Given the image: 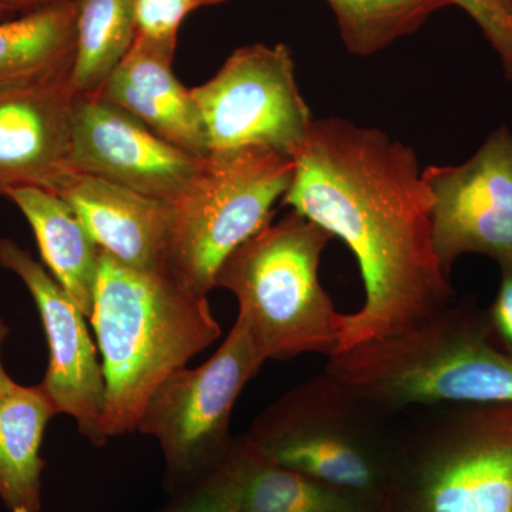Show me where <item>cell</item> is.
Wrapping results in <instances>:
<instances>
[{
    "instance_id": "1",
    "label": "cell",
    "mask_w": 512,
    "mask_h": 512,
    "mask_svg": "<svg viewBox=\"0 0 512 512\" xmlns=\"http://www.w3.org/2000/svg\"><path fill=\"white\" fill-rule=\"evenodd\" d=\"M293 158L285 204L348 245L365 288L362 308L343 315L333 353L412 330L451 305L412 148L330 117L312 121Z\"/></svg>"
},
{
    "instance_id": "2",
    "label": "cell",
    "mask_w": 512,
    "mask_h": 512,
    "mask_svg": "<svg viewBox=\"0 0 512 512\" xmlns=\"http://www.w3.org/2000/svg\"><path fill=\"white\" fill-rule=\"evenodd\" d=\"M101 353L107 439L137 430L158 386L220 339L207 296L101 251L90 315Z\"/></svg>"
},
{
    "instance_id": "3",
    "label": "cell",
    "mask_w": 512,
    "mask_h": 512,
    "mask_svg": "<svg viewBox=\"0 0 512 512\" xmlns=\"http://www.w3.org/2000/svg\"><path fill=\"white\" fill-rule=\"evenodd\" d=\"M326 373L386 412L512 403V359L485 312L450 305L412 330L328 356Z\"/></svg>"
},
{
    "instance_id": "4",
    "label": "cell",
    "mask_w": 512,
    "mask_h": 512,
    "mask_svg": "<svg viewBox=\"0 0 512 512\" xmlns=\"http://www.w3.org/2000/svg\"><path fill=\"white\" fill-rule=\"evenodd\" d=\"M421 409L397 430L382 512H512V403Z\"/></svg>"
},
{
    "instance_id": "5",
    "label": "cell",
    "mask_w": 512,
    "mask_h": 512,
    "mask_svg": "<svg viewBox=\"0 0 512 512\" xmlns=\"http://www.w3.org/2000/svg\"><path fill=\"white\" fill-rule=\"evenodd\" d=\"M332 235L292 211L235 249L215 288L234 293L242 320L265 360H288L338 348L343 313L319 281Z\"/></svg>"
},
{
    "instance_id": "6",
    "label": "cell",
    "mask_w": 512,
    "mask_h": 512,
    "mask_svg": "<svg viewBox=\"0 0 512 512\" xmlns=\"http://www.w3.org/2000/svg\"><path fill=\"white\" fill-rule=\"evenodd\" d=\"M393 416L323 370L259 414L245 439L272 463L382 504Z\"/></svg>"
},
{
    "instance_id": "7",
    "label": "cell",
    "mask_w": 512,
    "mask_h": 512,
    "mask_svg": "<svg viewBox=\"0 0 512 512\" xmlns=\"http://www.w3.org/2000/svg\"><path fill=\"white\" fill-rule=\"evenodd\" d=\"M295 174V158L262 147L211 153L171 205L165 272L195 295L215 288L229 255L275 214Z\"/></svg>"
},
{
    "instance_id": "8",
    "label": "cell",
    "mask_w": 512,
    "mask_h": 512,
    "mask_svg": "<svg viewBox=\"0 0 512 512\" xmlns=\"http://www.w3.org/2000/svg\"><path fill=\"white\" fill-rule=\"evenodd\" d=\"M266 362L241 319L204 365L177 370L148 400L137 431L160 443L164 487L170 495L187 490L227 457L239 394Z\"/></svg>"
},
{
    "instance_id": "9",
    "label": "cell",
    "mask_w": 512,
    "mask_h": 512,
    "mask_svg": "<svg viewBox=\"0 0 512 512\" xmlns=\"http://www.w3.org/2000/svg\"><path fill=\"white\" fill-rule=\"evenodd\" d=\"M191 93L210 153L262 147L293 156L312 126L284 43L235 50L210 82Z\"/></svg>"
},
{
    "instance_id": "10",
    "label": "cell",
    "mask_w": 512,
    "mask_h": 512,
    "mask_svg": "<svg viewBox=\"0 0 512 512\" xmlns=\"http://www.w3.org/2000/svg\"><path fill=\"white\" fill-rule=\"evenodd\" d=\"M431 197L437 258L450 274L460 256L512 258V134L501 126L470 160L421 171Z\"/></svg>"
},
{
    "instance_id": "11",
    "label": "cell",
    "mask_w": 512,
    "mask_h": 512,
    "mask_svg": "<svg viewBox=\"0 0 512 512\" xmlns=\"http://www.w3.org/2000/svg\"><path fill=\"white\" fill-rule=\"evenodd\" d=\"M204 158L173 146L109 101L76 94L69 170L173 204Z\"/></svg>"
},
{
    "instance_id": "12",
    "label": "cell",
    "mask_w": 512,
    "mask_h": 512,
    "mask_svg": "<svg viewBox=\"0 0 512 512\" xmlns=\"http://www.w3.org/2000/svg\"><path fill=\"white\" fill-rule=\"evenodd\" d=\"M0 265L22 279L42 318L50 353L43 389L57 412L72 416L79 433L103 447L109 440L103 429L106 383L86 316L45 266L12 239H0Z\"/></svg>"
},
{
    "instance_id": "13",
    "label": "cell",
    "mask_w": 512,
    "mask_h": 512,
    "mask_svg": "<svg viewBox=\"0 0 512 512\" xmlns=\"http://www.w3.org/2000/svg\"><path fill=\"white\" fill-rule=\"evenodd\" d=\"M74 100L70 73L0 86V194L47 190L67 170Z\"/></svg>"
},
{
    "instance_id": "14",
    "label": "cell",
    "mask_w": 512,
    "mask_h": 512,
    "mask_svg": "<svg viewBox=\"0 0 512 512\" xmlns=\"http://www.w3.org/2000/svg\"><path fill=\"white\" fill-rule=\"evenodd\" d=\"M47 191L72 208L101 251L128 268L165 272L170 204L69 168Z\"/></svg>"
},
{
    "instance_id": "15",
    "label": "cell",
    "mask_w": 512,
    "mask_h": 512,
    "mask_svg": "<svg viewBox=\"0 0 512 512\" xmlns=\"http://www.w3.org/2000/svg\"><path fill=\"white\" fill-rule=\"evenodd\" d=\"M174 47L136 36L119 67L100 90L158 137L195 157L210 156L200 110L173 72Z\"/></svg>"
},
{
    "instance_id": "16",
    "label": "cell",
    "mask_w": 512,
    "mask_h": 512,
    "mask_svg": "<svg viewBox=\"0 0 512 512\" xmlns=\"http://www.w3.org/2000/svg\"><path fill=\"white\" fill-rule=\"evenodd\" d=\"M5 195L29 221L50 274L89 319L101 249L59 195L39 187H16Z\"/></svg>"
},
{
    "instance_id": "17",
    "label": "cell",
    "mask_w": 512,
    "mask_h": 512,
    "mask_svg": "<svg viewBox=\"0 0 512 512\" xmlns=\"http://www.w3.org/2000/svg\"><path fill=\"white\" fill-rule=\"evenodd\" d=\"M57 412L39 386H20L0 394V500L9 512L42 510L40 457L47 423Z\"/></svg>"
},
{
    "instance_id": "18",
    "label": "cell",
    "mask_w": 512,
    "mask_h": 512,
    "mask_svg": "<svg viewBox=\"0 0 512 512\" xmlns=\"http://www.w3.org/2000/svg\"><path fill=\"white\" fill-rule=\"evenodd\" d=\"M76 46V0L0 23V86L70 73Z\"/></svg>"
},
{
    "instance_id": "19",
    "label": "cell",
    "mask_w": 512,
    "mask_h": 512,
    "mask_svg": "<svg viewBox=\"0 0 512 512\" xmlns=\"http://www.w3.org/2000/svg\"><path fill=\"white\" fill-rule=\"evenodd\" d=\"M136 39L134 0H76V46L70 84L96 96Z\"/></svg>"
},
{
    "instance_id": "20",
    "label": "cell",
    "mask_w": 512,
    "mask_h": 512,
    "mask_svg": "<svg viewBox=\"0 0 512 512\" xmlns=\"http://www.w3.org/2000/svg\"><path fill=\"white\" fill-rule=\"evenodd\" d=\"M255 453L242 512H382V504L373 498L323 483Z\"/></svg>"
},
{
    "instance_id": "21",
    "label": "cell",
    "mask_w": 512,
    "mask_h": 512,
    "mask_svg": "<svg viewBox=\"0 0 512 512\" xmlns=\"http://www.w3.org/2000/svg\"><path fill=\"white\" fill-rule=\"evenodd\" d=\"M338 22L340 37L352 55L382 52L396 40L413 35L448 0H326Z\"/></svg>"
},
{
    "instance_id": "22",
    "label": "cell",
    "mask_w": 512,
    "mask_h": 512,
    "mask_svg": "<svg viewBox=\"0 0 512 512\" xmlns=\"http://www.w3.org/2000/svg\"><path fill=\"white\" fill-rule=\"evenodd\" d=\"M256 453L244 437L235 439L227 457L187 490L171 495L158 512H242V495L254 468Z\"/></svg>"
},
{
    "instance_id": "23",
    "label": "cell",
    "mask_w": 512,
    "mask_h": 512,
    "mask_svg": "<svg viewBox=\"0 0 512 512\" xmlns=\"http://www.w3.org/2000/svg\"><path fill=\"white\" fill-rule=\"evenodd\" d=\"M224 2L227 0H134L136 36L175 49L178 29L191 12Z\"/></svg>"
},
{
    "instance_id": "24",
    "label": "cell",
    "mask_w": 512,
    "mask_h": 512,
    "mask_svg": "<svg viewBox=\"0 0 512 512\" xmlns=\"http://www.w3.org/2000/svg\"><path fill=\"white\" fill-rule=\"evenodd\" d=\"M450 5L470 15L480 26L481 32L488 40L498 57L505 77L512 82V12L501 5L498 0H448Z\"/></svg>"
},
{
    "instance_id": "25",
    "label": "cell",
    "mask_w": 512,
    "mask_h": 512,
    "mask_svg": "<svg viewBox=\"0 0 512 512\" xmlns=\"http://www.w3.org/2000/svg\"><path fill=\"white\" fill-rule=\"evenodd\" d=\"M500 286L490 308L485 312L488 329L498 348L512 359V258L498 264Z\"/></svg>"
},
{
    "instance_id": "26",
    "label": "cell",
    "mask_w": 512,
    "mask_h": 512,
    "mask_svg": "<svg viewBox=\"0 0 512 512\" xmlns=\"http://www.w3.org/2000/svg\"><path fill=\"white\" fill-rule=\"evenodd\" d=\"M9 332V326L6 325L5 320L0 318V350H2L3 342L8 338ZM16 384L18 383L13 382L12 377H10L8 373H6V370L3 369L2 359H0V394L9 392V390H12Z\"/></svg>"
},
{
    "instance_id": "27",
    "label": "cell",
    "mask_w": 512,
    "mask_h": 512,
    "mask_svg": "<svg viewBox=\"0 0 512 512\" xmlns=\"http://www.w3.org/2000/svg\"><path fill=\"white\" fill-rule=\"evenodd\" d=\"M39 2V0H0V6L22 5V3Z\"/></svg>"
},
{
    "instance_id": "28",
    "label": "cell",
    "mask_w": 512,
    "mask_h": 512,
    "mask_svg": "<svg viewBox=\"0 0 512 512\" xmlns=\"http://www.w3.org/2000/svg\"><path fill=\"white\" fill-rule=\"evenodd\" d=\"M498 2L512 12V0H498Z\"/></svg>"
}]
</instances>
